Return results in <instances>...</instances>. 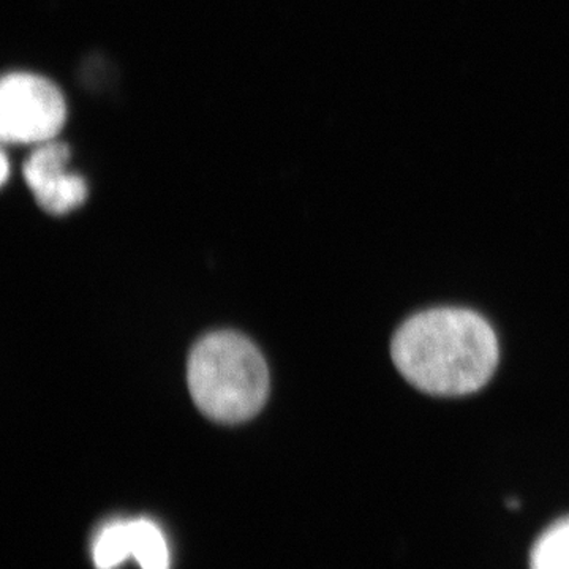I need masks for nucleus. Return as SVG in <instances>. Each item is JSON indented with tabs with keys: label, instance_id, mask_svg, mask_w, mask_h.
I'll use <instances>...</instances> for the list:
<instances>
[{
	"label": "nucleus",
	"instance_id": "nucleus-2",
	"mask_svg": "<svg viewBox=\"0 0 569 569\" xmlns=\"http://www.w3.org/2000/svg\"><path fill=\"white\" fill-rule=\"evenodd\" d=\"M189 388L194 403L213 421H246L268 399L269 372L260 350L236 332H213L193 347Z\"/></svg>",
	"mask_w": 569,
	"mask_h": 569
},
{
	"label": "nucleus",
	"instance_id": "nucleus-6",
	"mask_svg": "<svg viewBox=\"0 0 569 569\" xmlns=\"http://www.w3.org/2000/svg\"><path fill=\"white\" fill-rule=\"evenodd\" d=\"M92 559L99 569H116L132 559L130 520H112L93 539Z\"/></svg>",
	"mask_w": 569,
	"mask_h": 569
},
{
	"label": "nucleus",
	"instance_id": "nucleus-4",
	"mask_svg": "<svg viewBox=\"0 0 569 569\" xmlns=\"http://www.w3.org/2000/svg\"><path fill=\"white\" fill-rule=\"evenodd\" d=\"M70 149L58 141L39 144L24 163V178L37 203L50 213L80 208L88 198V186L81 176L69 171Z\"/></svg>",
	"mask_w": 569,
	"mask_h": 569
},
{
	"label": "nucleus",
	"instance_id": "nucleus-3",
	"mask_svg": "<svg viewBox=\"0 0 569 569\" xmlns=\"http://www.w3.org/2000/svg\"><path fill=\"white\" fill-rule=\"evenodd\" d=\"M67 108L58 86L39 74L10 73L0 88V134L11 144L52 141L66 123Z\"/></svg>",
	"mask_w": 569,
	"mask_h": 569
},
{
	"label": "nucleus",
	"instance_id": "nucleus-8",
	"mask_svg": "<svg viewBox=\"0 0 569 569\" xmlns=\"http://www.w3.org/2000/svg\"><path fill=\"white\" fill-rule=\"evenodd\" d=\"M0 178H2V182H6L7 178H9V160H7L6 156L2 157V176Z\"/></svg>",
	"mask_w": 569,
	"mask_h": 569
},
{
	"label": "nucleus",
	"instance_id": "nucleus-7",
	"mask_svg": "<svg viewBox=\"0 0 569 569\" xmlns=\"http://www.w3.org/2000/svg\"><path fill=\"white\" fill-rule=\"evenodd\" d=\"M530 569H569V518L553 523L537 539Z\"/></svg>",
	"mask_w": 569,
	"mask_h": 569
},
{
	"label": "nucleus",
	"instance_id": "nucleus-5",
	"mask_svg": "<svg viewBox=\"0 0 569 569\" xmlns=\"http://www.w3.org/2000/svg\"><path fill=\"white\" fill-rule=\"evenodd\" d=\"M132 559L141 569H170L171 556L162 529L153 520H130Z\"/></svg>",
	"mask_w": 569,
	"mask_h": 569
},
{
	"label": "nucleus",
	"instance_id": "nucleus-1",
	"mask_svg": "<svg viewBox=\"0 0 569 569\" xmlns=\"http://www.w3.org/2000/svg\"><path fill=\"white\" fill-rule=\"evenodd\" d=\"M492 326L468 309L426 310L392 337V361L415 388L429 395L463 396L485 387L498 365Z\"/></svg>",
	"mask_w": 569,
	"mask_h": 569
}]
</instances>
